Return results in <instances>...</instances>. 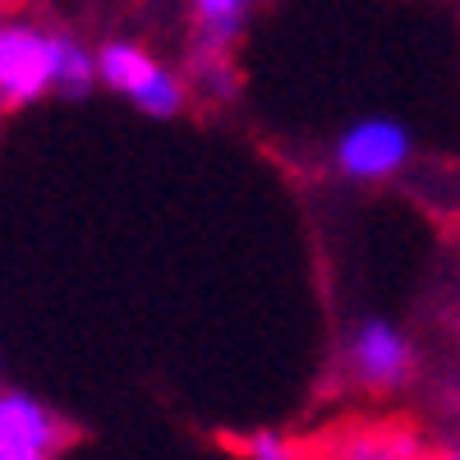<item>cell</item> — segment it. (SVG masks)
I'll list each match as a JSON object with an SVG mask.
<instances>
[{
    "mask_svg": "<svg viewBox=\"0 0 460 460\" xmlns=\"http://www.w3.org/2000/svg\"><path fill=\"white\" fill-rule=\"evenodd\" d=\"M19 460H47V456H19Z\"/></svg>",
    "mask_w": 460,
    "mask_h": 460,
    "instance_id": "obj_11",
    "label": "cell"
},
{
    "mask_svg": "<svg viewBox=\"0 0 460 460\" xmlns=\"http://www.w3.org/2000/svg\"><path fill=\"white\" fill-rule=\"evenodd\" d=\"M56 37L32 23H0V106H23L51 88Z\"/></svg>",
    "mask_w": 460,
    "mask_h": 460,
    "instance_id": "obj_1",
    "label": "cell"
},
{
    "mask_svg": "<svg viewBox=\"0 0 460 460\" xmlns=\"http://www.w3.org/2000/svg\"><path fill=\"white\" fill-rule=\"evenodd\" d=\"M442 460H451V456H442Z\"/></svg>",
    "mask_w": 460,
    "mask_h": 460,
    "instance_id": "obj_12",
    "label": "cell"
},
{
    "mask_svg": "<svg viewBox=\"0 0 460 460\" xmlns=\"http://www.w3.org/2000/svg\"><path fill=\"white\" fill-rule=\"evenodd\" d=\"M93 69H97V79H102L106 88L134 97V93L147 84V74L157 69V60H152L143 47H134V42H106V47L93 56Z\"/></svg>",
    "mask_w": 460,
    "mask_h": 460,
    "instance_id": "obj_5",
    "label": "cell"
},
{
    "mask_svg": "<svg viewBox=\"0 0 460 460\" xmlns=\"http://www.w3.org/2000/svg\"><path fill=\"white\" fill-rule=\"evenodd\" d=\"M194 10H199V23L208 28V37L217 42H230V37L240 32L244 23V10H249V0H194Z\"/></svg>",
    "mask_w": 460,
    "mask_h": 460,
    "instance_id": "obj_9",
    "label": "cell"
},
{
    "mask_svg": "<svg viewBox=\"0 0 460 460\" xmlns=\"http://www.w3.org/2000/svg\"><path fill=\"white\" fill-rule=\"evenodd\" d=\"M134 106L147 111V115H162V120H166V115H180L184 111V84L175 79L171 69L157 65V69L147 74V84L134 93Z\"/></svg>",
    "mask_w": 460,
    "mask_h": 460,
    "instance_id": "obj_7",
    "label": "cell"
},
{
    "mask_svg": "<svg viewBox=\"0 0 460 460\" xmlns=\"http://www.w3.org/2000/svg\"><path fill=\"white\" fill-rule=\"evenodd\" d=\"M355 373L368 382V387H396L410 368V345L396 327L387 323H364L359 336H355Z\"/></svg>",
    "mask_w": 460,
    "mask_h": 460,
    "instance_id": "obj_4",
    "label": "cell"
},
{
    "mask_svg": "<svg viewBox=\"0 0 460 460\" xmlns=\"http://www.w3.org/2000/svg\"><path fill=\"white\" fill-rule=\"evenodd\" d=\"M93 79H97L93 56H88L79 42H69V37H56V69H51V84L65 88V93H88Z\"/></svg>",
    "mask_w": 460,
    "mask_h": 460,
    "instance_id": "obj_8",
    "label": "cell"
},
{
    "mask_svg": "<svg viewBox=\"0 0 460 460\" xmlns=\"http://www.w3.org/2000/svg\"><path fill=\"white\" fill-rule=\"evenodd\" d=\"M65 447V429L56 414L28 396H0V451L10 456H51Z\"/></svg>",
    "mask_w": 460,
    "mask_h": 460,
    "instance_id": "obj_3",
    "label": "cell"
},
{
    "mask_svg": "<svg viewBox=\"0 0 460 460\" xmlns=\"http://www.w3.org/2000/svg\"><path fill=\"white\" fill-rule=\"evenodd\" d=\"M336 460H419V438L401 433V429L359 433V438H350L336 451Z\"/></svg>",
    "mask_w": 460,
    "mask_h": 460,
    "instance_id": "obj_6",
    "label": "cell"
},
{
    "mask_svg": "<svg viewBox=\"0 0 460 460\" xmlns=\"http://www.w3.org/2000/svg\"><path fill=\"white\" fill-rule=\"evenodd\" d=\"M336 162L350 180H387L410 162V129L396 120H359L341 134Z\"/></svg>",
    "mask_w": 460,
    "mask_h": 460,
    "instance_id": "obj_2",
    "label": "cell"
},
{
    "mask_svg": "<svg viewBox=\"0 0 460 460\" xmlns=\"http://www.w3.org/2000/svg\"><path fill=\"white\" fill-rule=\"evenodd\" d=\"M272 460H299V456H295V451H290V447H281V451H277V456H272Z\"/></svg>",
    "mask_w": 460,
    "mask_h": 460,
    "instance_id": "obj_10",
    "label": "cell"
}]
</instances>
